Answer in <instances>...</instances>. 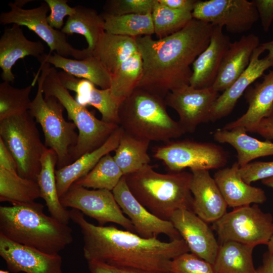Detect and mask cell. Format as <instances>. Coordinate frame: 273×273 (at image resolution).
Wrapping results in <instances>:
<instances>
[{"label": "cell", "mask_w": 273, "mask_h": 273, "mask_svg": "<svg viewBox=\"0 0 273 273\" xmlns=\"http://www.w3.org/2000/svg\"><path fill=\"white\" fill-rule=\"evenodd\" d=\"M171 273H215L213 265L197 255L187 252L174 258Z\"/></svg>", "instance_id": "60d3db41"}, {"label": "cell", "mask_w": 273, "mask_h": 273, "mask_svg": "<svg viewBox=\"0 0 273 273\" xmlns=\"http://www.w3.org/2000/svg\"><path fill=\"white\" fill-rule=\"evenodd\" d=\"M42 89L44 96L55 97L66 109L68 118L78 130V141L70 152L72 163L102 146L120 126L99 120L85 107L80 105L62 84L58 72L48 63H41Z\"/></svg>", "instance_id": "8992f818"}, {"label": "cell", "mask_w": 273, "mask_h": 273, "mask_svg": "<svg viewBox=\"0 0 273 273\" xmlns=\"http://www.w3.org/2000/svg\"><path fill=\"white\" fill-rule=\"evenodd\" d=\"M0 234L17 243L57 254L73 242L72 229L35 201L0 206Z\"/></svg>", "instance_id": "3957f363"}, {"label": "cell", "mask_w": 273, "mask_h": 273, "mask_svg": "<svg viewBox=\"0 0 273 273\" xmlns=\"http://www.w3.org/2000/svg\"><path fill=\"white\" fill-rule=\"evenodd\" d=\"M0 273H10V272H9V271H7V270L1 269L0 270Z\"/></svg>", "instance_id": "9f6ffc18"}, {"label": "cell", "mask_w": 273, "mask_h": 273, "mask_svg": "<svg viewBox=\"0 0 273 273\" xmlns=\"http://www.w3.org/2000/svg\"><path fill=\"white\" fill-rule=\"evenodd\" d=\"M262 28L267 32L273 21V0H254Z\"/></svg>", "instance_id": "f6af8a7d"}, {"label": "cell", "mask_w": 273, "mask_h": 273, "mask_svg": "<svg viewBox=\"0 0 273 273\" xmlns=\"http://www.w3.org/2000/svg\"><path fill=\"white\" fill-rule=\"evenodd\" d=\"M161 4L171 9L192 12L198 1L196 0H158Z\"/></svg>", "instance_id": "c3c4849f"}, {"label": "cell", "mask_w": 273, "mask_h": 273, "mask_svg": "<svg viewBox=\"0 0 273 273\" xmlns=\"http://www.w3.org/2000/svg\"><path fill=\"white\" fill-rule=\"evenodd\" d=\"M191 171L192 211L207 223H213L227 212L228 205L209 170Z\"/></svg>", "instance_id": "d6986e66"}, {"label": "cell", "mask_w": 273, "mask_h": 273, "mask_svg": "<svg viewBox=\"0 0 273 273\" xmlns=\"http://www.w3.org/2000/svg\"><path fill=\"white\" fill-rule=\"evenodd\" d=\"M239 173L243 180L249 185L270 177L273 176V161L250 162L240 167Z\"/></svg>", "instance_id": "b9f144b4"}, {"label": "cell", "mask_w": 273, "mask_h": 273, "mask_svg": "<svg viewBox=\"0 0 273 273\" xmlns=\"http://www.w3.org/2000/svg\"><path fill=\"white\" fill-rule=\"evenodd\" d=\"M123 132V129L119 126L100 147L82 155L68 165L56 169L57 189L60 198L76 180L91 171L102 157L116 149Z\"/></svg>", "instance_id": "484cf974"}, {"label": "cell", "mask_w": 273, "mask_h": 273, "mask_svg": "<svg viewBox=\"0 0 273 273\" xmlns=\"http://www.w3.org/2000/svg\"><path fill=\"white\" fill-rule=\"evenodd\" d=\"M220 244L228 241L255 247L267 245L273 237V217L257 204L234 208L214 222Z\"/></svg>", "instance_id": "9c48e42d"}, {"label": "cell", "mask_w": 273, "mask_h": 273, "mask_svg": "<svg viewBox=\"0 0 273 273\" xmlns=\"http://www.w3.org/2000/svg\"><path fill=\"white\" fill-rule=\"evenodd\" d=\"M153 157L161 160L170 172L222 168L228 154L222 147L210 142L190 140L170 141L155 147Z\"/></svg>", "instance_id": "30bf717a"}, {"label": "cell", "mask_w": 273, "mask_h": 273, "mask_svg": "<svg viewBox=\"0 0 273 273\" xmlns=\"http://www.w3.org/2000/svg\"><path fill=\"white\" fill-rule=\"evenodd\" d=\"M0 138L16 161L18 175L37 181L41 158L48 148L29 111L0 121Z\"/></svg>", "instance_id": "ba28073f"}, {"label": "cell", "mask_w": 273, "mask_h": 273, "mask_svg": "<svg viewBox=\"0 0 273 273\" xmlns=\"http://www.w3.org/2000/svg\"><path fill=\"white\" fill-rule=\"evenodd\" d=\"M165 99L136 87L121 103L119 126L135 138L167 143L185 132L168 114Z\"/></svg>", "instance_id": "5b68a950"}, {"label": "cell", "mask_w": 273, "mask_h": 273, "mask_svg": "<svg viewBox=\"0 0 273 273\" xmlns=\"http://www.w3.org/2000/svg\"><path fill=\"white\" fill-rule=\"evenodd\" d=\"M260 46L264 51H267L268 53L267 56L273 59V39L264 43L260 44Z\"/></svg>", "instance_id": "f907efd6"}, {"label": "cell", "mask_w": 273, "mask_h": 273, "mask_svg": "<svg viewBox=\"0 0 273 273\" xmlns=\"http://www.w3.org/2000/svg\"><path fill=\"white\" fill-rule=\"evenodd\" d=\"M267 246L268 248V251L270 252V253H273V237L269 241Z\"/></svg>", "instance_id": "db71d44e"}, {"label": "cell", "mask_w": 273, "mask_h": 273, "mask_svg": "<svg viewBox=\"0 0 273 273\" xmlns=\"http://www.w3.org/2000/svg\"><path fill=\"white\" fill-rule=\"evenodd\" d=\"M192 14L193 18L225 27L232 33L247 31L259 19L253 2L247 0L198 1Z\"/></svg>", "instance_id": "4fadbf2b"}, {"label": "cell", "mask_w": 273, "mask_h": 273, "mask_svg": "<svg viewBox=\"0 0 273 273\" xmlns=\"http://www.w3.org/2000/svg\"><path fill=\"white\" fill-rule=\"evenodd\" d=\"M254 248L233 241L221 243L213 264L215 273H256L252 259Z\"/></svg>", "instance_id": "4dcf8cb0"}, {"label": "cell", "mask_w": 273, "mask_h": 273, "mask_svg": "<svg viewBox=\"0 0 273 273\" xmlns=\"http://www.w3.org/2000/svg\"><path fill=\"white\" fill-rule=\"evenodd\" d=\"M10 10L0 15V23L2 25L16 24L25 26L35 33L50 48L51 54L53 51L58 55L75 59H84L93 54L86 49L74 48L67 40L66 35L61 30L51 27L47 21V14L50 10L48 4L43 2L37 7L25 9L10 2Z\"/></svg>", "instance_id": "8fae6325"}, {"label": "cell", "mask_w": 273, "mask_h": 273, "mask_svg": "<svg viewBox=\"0 0 273 273\" xmlns=\"http://www.w3.org/2000/svg\"><path fill=\"white\" fill-rule=\"evenodd\" d=\"M31 0H17L15 1L14 3L17 6L19 7L22 8V7L25 5L26 4L29 3V2H31Z\"/></svg>", "instance_id": "f5cc1de1"}, {"label": "cell", "mask_w": 273, "mask_h": 273, "mask_svg": "<svg viewBox=\"0 0 273 273\" xmlns=\"http://www.w3.org/2000/svg\"><path fill=\"white\" fill-rule=\"evenodd\" d=\"M261 267L262 273H273V253L268 251L264 253Z\"/></svg>", "instance_id": "681fc988"}, {"label": "cell", "mask_w": 273, "mask_h": 273, "mask_svg": "<svg viewBox=\"0 0 273 273\" xmlns=\"http://www.w3.org/2000/svg\"><path fill=\"white\" fill-rule=\"evenodd\" d=\"M0 256L14 273H64L59 254H50L12 241L0 234Z\"/></svg>", "instance_id": "2e32d148"}, {"label": "cell", "mask_w": 273, "mask_h": 273, "mask_svg": "<svg viewBox=\"0 0 273 273\" xmlns=\"http://www.w3.org/2000/svg\"><path fill=\"white\" fill-rule=\"evenodd\" d=\"M44 50L40 41L28 39L20 25L13 24L12 27L6 28L0 38L1 76L3 81H14L12 69L17 61L28 56L38 59L44 54Z\"/></svg>", "instance_id": "7402d4cb"}, {"label": "cell", "mask_w": 273, "mask_h": 273, "mask_svg": "<svg viewBox=\"0 0 273 273\" xmlns=\"http://www.w3.org/2000/svg\"><path fill=\"white\" fill-rule=\"evenodd\" d=\"M259 45V37L253 33L231 42L212 88L217 92L228 88L247 69L254 51Z\"/></svg>", "instance_id": "603a6c76"}, {"label": "cell", "mask_w": 273, "mask_h": 273, "mask_svg": "<svg viewBox=\"0 0 273 273\" xmlns=\"http://www.w3.org/2000/svg\"><path fill=\"white\" fill-rule=\"evenodd\" d=\"M267 140H273V114L263 118L253 130Z\"/></svg>", "instance_id": "7dc6e473"}, {"label": "cell", "mask_w": 273, "mask_h": 273, "mask_svg": "<svg viewBox=\"0 0 273 273\" xmlns=\"http://www.w3.org/2000/svg\"><path fill=\"white\" fill-rule=\"evenodd\" d=\"M57 161L56 153L52 149L47 148L41 158V169L37 181L41 198L45 201L51 215L68 224L70 220L69 210L62 205L57 192L55 177Z\"/></svg>", "instance_id": "f1b7e54d"}, {"label": "cell", "mask_w": 273, "mask_h": 273, "mask_svg": "<svg viewBox=\"0 0 273 273\" xmlns=\"http://www.w3.org/2000/svg\"><path fill=\"white\" fill-rule=\"evenodd\" d=\"M60 80L66 89L76 93L75 99L80 105L93 106L101 114L103 121L119 125V109L122 101L113 96L110 88L98 89L90 81L67 73L61 75Z\"/></svg>", "instance_id": "ffe728a7"}, {"label": "cell", "mask_w": 273, "mask_h": 273, "mask_svg": "<svg viewBox=\"0 0 273 273\" xmlns=\"http://www.w3.org/2000/svg\"><path fill=\"white\" fill-rule=\"evenodd\" d=\"M112 192L121 210L131 221L135 233L140 237L150 239L163 234L170 240L182 238L170 220L159 218L139 202L129 191L124 176Z\"/></svg>", "instance_id": "9a60e30c"}, {"label": "cell", "mask_w": 273, "mask_h": 273, "mask_svg": "<svg viewBox=\"0 0 273 273\" xmlns=\"http://www.w3.org/2000/svg\"><path fill=\"white\" fill-rule=\"evenodd\" d=\"M213 27L193 18L183 29L165 37H135L143 61L136 87L164 99L169 92L189 85L191 66L209 45Z\"/></svg>", "instance_id": "7a4b0ae2"}, {"label": "cell", "mask_w": 273, "mask_h": 273, "mask_svg": "<svg viewBox=\"0 0 273 273\" xmlns=\"http://www.w3.org/2000/svg\"><path fill=\"white\" fill-rule=\"evenodd\" d=\"M139 52L135 37L104 31L93 54L111 76L123 62Z\"/></svg>", "instance_id": "f546056e"}, {"label": "cell", "mask_w": 273, "mask_h": 273, "mask_svg": "<svg viewBox=\"0 0 273 273\" xmlns=\"http://www.w3.org/2000/svg\"><path fill=\"white\" fill-rule=\"evenodd\" d=\"M240 165L234 162L231 167L218 169L214 179L228 206L237 208L251 204H262L266 200L264 191L243 180L240 173Z\"/></svg>", "instance_id": "d4e9b609"}, {"label": "cell", "mask_w": 273, "mask_h": 273, "mask_svg": "<svg viewBox=\"0 0 273 273\" xmlns=\"http://www.w3.org/2000/svg\"><path fill=\"white\" fill-rule=\"evenodd\" d=\"M170 221L185 240L190 252L213 264L219 245L207 223L192 210L175 211Z\"/></svg>", "instance_id": "e0dca14e"}, {"label": "cell", "mask_w": 273, "mask_h": 273, "mask_svg": "<svg viewBox=\"0 0 273 273\" xmlns=\"http://www.w3.org/2000/svg\"><path fill=\"white\" fill-rule=\"evenodd\" d=\"M123 176L113 156L108 154L102 157L91 171L73 184L87 189L112 191Z\"/></svg>", "instance_id": "d590c367"}, {"label": "cell", "mask_w": 273, "mask_h": 273, "mask_svg": "<svg viewBox=\"0 0 273 273\" xmlns=\"http://www.w3.org/2000/svg\"><path fill=\"white\" fill-rule=\"evenodd\" d=\"M44 2L51 10V13L47 16V21L51 27L57 30L62 28L64 18L72 15L75 11V7H70L67 0H45Z\"/></svg>", "instance_id": "7bdbcfd3"}, {"label": "cell", "mask_w": 273, "mask_h": 273, "mask_svg": "<svg viewBox=\"0 0 273 273\" xmlns=\"http://www.w3.org/2000/svg\"><path fill=\"white\" fill-rule=\"evenodd\" d=\"M242 127L230 130L217 129L213 136L220 143H227L237 151V162L243 167L258 158L273 155V143L269 140L261 141L247 134Z\"/></svg>", "instance_id": "83f0119b"}, {"label": "cell", "mask_w": 273, "mask_h": 273, "mask_svg": "<svg viewBox=\"0 0 273 273\" xmlns=\"http://www.w3.org/2000/svg\"><path fill=\"white\" fill-rule=\"evenodd\" d=\"M261 182L266 186L273 189V176L261 180Z\"/></svg>", "instance_id": "816d5d0a"}, {"label": "cell", "mask_w": 273, "mask_h": 273, "mask_svg": "<svg viewBox=\"0 0 273 273\" xmlns=\"http://www.w3.org/2000/svg\"><path fill=\"white\" fill-rule=\"evenodd\" d=\"M90 273H158L134 268L111 265L97 261L87 262Z\"/></svg>", "instance_id": "ee69618b"}, {"label": "cell", "mask_w": 273, "mask_h": 273, "mask_svg": "<svg viewBox=\"0 0 273 273\" xmlns=\"http://www.w3.org/2000/svg\"><path fill=\"white\" fill-rule=\"evenodd\" d=\"M154 32L159 39L183 29L192 19L191 12L175 10L156 2L152 13Z\"/></svg>", "instance_id": "74e56055"}, {"label": "cell", "mask_w": 273, "mask_h": 273, "mask_svg": "<svg viewBox=\"0 0 273 273\" xmlns=\"http://www.w3.org/2000/svg\"><path fill=\"white\" fill-rule=\"evenodd\" d=\"M264 51L259 45L254 51L245 71L216 99L211 110L209 121L214 122L228 116L250 84L262 76L266 70L273 66V59L267 55L259 58Z\"/></svg>", "instance_id": "ac0fdd59"}, {"label": "cell", "mask_w": 273, "mask_h": 273, "mask_svg": "<svg viewBox=\"0 0 273 273\" xmlns=\"http://www.w3.org/2000/svg\"><path fill=\"white\" fill-rule=\"evenodd\" d=\"M156 0H108L104 7V13L111 15L152 13Z\"/></svg>", "instance_id": "ab89813d"}, {"label": "cell", "mask_w": 273, "mask_h": 273, "mask_svg": "<svg viewBox=\"0 0 273 273\" xmlns=\"http://www.w3.org/2000/svg\"><path fill=\"white\" fill-rule=\"evenodd\" d=\"M150 143V141L135 138L123 131L113 158L124 175L136 172L149 164L151 161L148 153Z\"/></svg>", "instance_id": "d6a6232c"}, {"label": "cell", "mask_w": 273, "mask_h": 273, "mask_svg": "<svg viewBox=\"0 0 273 273\" xmlns=\"http://www.w3.org/2000/svg\"><path fill=\"white\" fill-rule=\"evenodd\" d=\"M62 205L80 211L104 226L113 222L127 231L135 232L130 219L126 217L116 202L112 191L108 190L93 189L73 184L60 198Z\"/></svg>", "instance_id": "7c38bea8"}, {"label": "cell", "mask_w": 273, "mask_h": 273, "mask_svg": "<svg viewBox=\"0 0 273 273\" xmlns=\"http://www.w3.org/2000/svg\"><path fill=\"white\" fill-rule=\"evenodd\" d=\"M0 167L9 171L17 173L16 161L4 142L0 138Z\"/></svg>", "instance_id": "bcb514c9"}, {"label": "cell", "mask_w": 273, "mask_h": 273, "mask_svg": "<svg viewBox=\"0 0 273 273\" xmlns=\"http://www.w3.org/2000/svg\"><path fill=\"white\" fill-rule=\"evenodd\" d=\"M41 198L36 180L21 177L0 167V201L12 205L29 203Z\"/></svg>", "instance_id": "836d02e7"}, {"label": "cell", "mask_w": 273, "mask_h": 273, "mask_svg": "<svg viewBox=\"0 0 273 273\" xmlns=\"http://www.w3.org/2000/svg\"><path fill=\"white\" fill-rule=\"evenodd\" d=\"M32 85L18 88L10 83H0V121L29 111L32 101L30 94Z\"/></svg>", "instance_id": "f35d334b"}, {"label": "cell", "mask_w": 273, "mask_h": 273, "mask_svg": "<svg viewBox=\"0 0 273 273\" xmlns=\"http://www.w3.org/2000/svg\"><path fill=\"white\" fill-rule=\"evenodd\" d=\"M37 60L40 63L52 64L76 77L88 80L102 89L110 87L111 76L101 62L94 55L84 59H72L54 52L43 54Z\"/></svg>", "instance_id": "4316f807"}, {"label": "cell", "mask_w": 273, "mask_h": 273, "mask_svg": "<svg viewBox=\"0 0 273 273\" xmlns=\"http://www.w3.org/2000/svg\"><path fill=\"white\" fill-rule=\"evenodd\" d=\"M142 72L143 61L139 52L123 62L111 75L110 89L113 96L122 102L136 87Z\"/></svg>", "instance_id": "8d00e7d4"}, {"label": "cell", "mask_w": 273, "mask_h": 273, "mask_svg": "<svg viewBox=\"0 0 273 273\" xmlns=\"http://www.w3.org/2000/svg\"><path fill=\"white\" fill-rule=\"evenodd\" d=\"M210 40L206 49L201 53L192 66V75L189 85L198 88L212 86L218 74L222 61L230 43L222 27L213 26Z\"/></svg>", "instance_id": "44dd1931"}, {"label": "cell", "mask_w": 273, "mask_h": 273, "mask_svg": "<svg viewBox=\"0 0 273 273\" xmlns=\"http://www.w3.org/2000/svg\"><path fill=\"white\" fill-rule=\"evenodd\" d=\"M256 273H262L261 266H260L257 269Z\"/></svg>", "instance_id": "11a10c76"}, {"label": "cell", "mask_w": 273, "mask_h": 273, "mask_svg": "<svg viewBox=\"0 0 273 273\" xmlns=\"http://www.w3.org/2000/svg\"><path fill=\"white\" fill-rule=\"evenodd\" d=\"M245 98L248 108L245 114L237 120L226 124L222 128L230 130L237 127H244L252 132L259 122L273 114V70L264 75L261 82L249 86Z\"/></svg>", "instance_id": "cb8c5ba5"}, {"label": "cell", "mask_w": 273, "mask_h": 273, "mask_svg": "<svg viewBox=\"0 0 273 273\" xmlns=\"http://www.w3.org/2000/svg\"><path fill=\"white\" fill-rule=\"evenodd\" d=\"M43 73L38 78L36 95L32 100L29 113L38 123L44 135V145L57 154V169L72 163L70 152L77 143L76 126L63 116L64 107L54 97L43 96Z\"/></svg>", "instance_id": "52a82bcc"}, {"label": "cell", "mask_w": 273, "mask_h": 273, "mask_svg": "<svg viewBox=\"0 0 273 273\" xmlns=\"http://www.w3.org/2000/svg\"><path fill=\"white\" fill-rule=\"evenodd\" d=\"M135 198L159 218L170 220L179 209L192 210L190 190L192 172L185 171L161 173L147 164L134 173L124 175Z\"/></svg>", "instance_id": "277c9868"}, {"label": "cell", "mask_w": 273, "mask_h": 273, "mask_svg": "<svg viewBox=\"0 0 273 273\" xmlns=\"http://www.w3.org/2000/svg\"><path fill=\"white\" fill-rule=\"evenodd\" d=\"M102 15L107 33L133 37L155 33L151 13L111 15L103 13Z\"/></svg>", "instance_id": "e575fe53"}, {"label": "cell", "mask_w": 273, "mask_h": 273, "mask_svg": "<svg viewBox=\"0 0 273 273\" xmlns=\"http://www.w3.org/2000/svg\"><path fill=\"white\" fill-rule=\"evenodd\" d=\"M219 96L212 86L198 89L186 85L169 92L164 99L167 106L178 114V122L185 133H193L200 124L209 121L212 106Z\"/></svg>", "instance_id": "5bb4252c"}, {"label": "cell", "mask_w": 273, "mask_h": 273, "mask_svg": "<svg viewBox=\"0 0 273 273\" xmlns=\"http://www.w3.org/2000/svg\"><path fill=\"white\" fill-rule=\"evenodd\" d=\"M75 8V12L68 16L61 31L66 35L75 33L84 36L88 44L86 49L93 54L100 36L105 31L104 20L102 14L94 9L81 5Z\"/></svg>", "instance_id": "1f68e13d"}, {"label": "cell", "mask_w": 273, "mask_h": 273, "mask_svg": "<svg viewBox=\"0 0 273 273\" xmlns=\"http://www.w3.org/2000/svg\"><path fill=\"white\" fill-rule=\"evenodd\" d=\"M70 218L80 229L83 256L87 262L97 261L120 267L158 273H171L172 260L190 252L183 238L169 242L158 238L145 239L133 232L112 225H96L80 211L69 210Z\"/></svg>", "instance_id": "6da1fadb"}]
</instances>
